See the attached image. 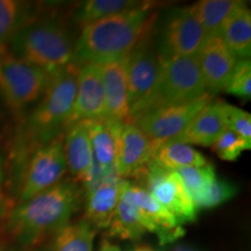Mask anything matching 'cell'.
<instances>
[{"mask_svg":"<svg viewBox=\"0 0 251 251\" xmlns=\"http://www.w3.org/2000/svg\"><path fill=\"white\" fill-rule=\"evenodd\" d=\"M77 197L74 184L59 181L28 201L14 206L6 218V233L26 248L39 246L69 225Z\"/></svg>","mask_w":251,"mask_h":251,"instance_id":"1","label":"cell"},{"mask_svg":"<svg viewBox=\"0 0 251 251\" xmlns=\"http://www.w3.org/2000/svg\"><path fill=\"white\" fill-rule=\"evenodd\" d=\"M152 14L148 6L113 15L83 27L75 43L74 64L101 65L128 56L148 33Z\"/></svg>","mask_w":251,"mask_h":251,"instance_id":"2","label":"cell"},{"mask_svg":"<svg viewBox=\"0 0 251 251\" xmlns=\"http://www.w3.org/2000/svg\"><path fill=\"white\" fill-rule=\"evenodd\" d=\"M13 56L55 76L74 63L75 43L64 25L34 20L11 42Z\"/></svg>","mask_w":251,"mask_h":251,"instance_id":"3","label":"cell"},{"mask_svg":"<svg viewBox=\"0 0 251 251\" xmlns=\"http://www.w3.org/2000/svg\"><path fill=\"white\" fill-rule=\"evenodd\" d=\"M79 68L69 65L51 77L40 102L27 121L28 137L40 146L59 136L61 128L67 127L77 91Z\"/></svg>","mask_w":251,"mask_h":251,"instance_id":"4","label":"cell"},{"mask_svg":"<svg viewBox=\"0 0 251 251\" xmlns=\"http://www.w3.org/2000/svg\"><path fill=\"white\" fill-rule=\"evenodd\" d=\"M206 93L208 92L198 56L161 58V72L157 85L136 115L150 109L194 101Z\"/></svg>","mask_w":251,"mask_h":251,"instance_id":"5","label":"cell"},{"mask_svg":"<svg viewBox=\"0 0 251 251\" xmlns=\"http://www.w3.org/2000/svg\"><path fill=\"white\" fill-rule=\"evenodd\" d=\"M51 76L7 52L0 67V91L13 112H21L43 96Z\"/></svg>","mask_w":251,"mask_h":251,"instance_id":"6","label":"cell"},{"mask_svg":"<svg viewBox=\"0 0 251 251\" xmlns=\"http://www.w3.org/2000/svg\"><path fill=\"white\" fill-rule=\"evenodd\" d=\"M211 100L212 94L206 93L194 101L150 109L128 121L134 122L158 148L162 143L174 140L183 133L200 109Z\"/></svg>","mask_w":251,"mask_h":251,"instance_id":"7","label":"cell"},{"mask_svg":"<svg viewBox=\"0 0 251 251\" xmlns=\"http://www.w3.org/2000/svg\"><path fill=\"white\" fill-rule=\"evenodd\" d=\"M67 172L63 134L39 146L31 155L24 174L20 202L30 200L58 184Z\"/></svg>","mask_w":251,"mask_h":251,"instance_id":"8","label":"cell"},{"mask_svg":"<svg viewBox=\"0 0 251 251\" xmlns=\"http://www.w3.org/2000/svg\"><path fill=\"white\" fill-rule=\"evenodd\" d=\"M146 190L180 226L197 220L198 209L176 171L166 170L150 161L146 170Z\"/></svg>","mask_w":251,"mask_h":251,"instance_id":"9","label":"cell"},{"mask_svg":"<svg viewBox=\"0 0 251 251\" xmlns=\"http://www.w3.org/2000/svg\"><path fill=\"white\" fill-rule=\"evenodd\" d=\"M206 40L191 6L178 8L168 15L163 26L159 57H197Z\"/></svg>","mask_w":251,"mask_h":251,"instance_id":"10","label":"cell"},{"mask_svg":"<svg viewBox=\"0 0 251 251\" xmlns=\"http://www.w3.org/2000/svg\"><path fill=\"white\" fill-rule=\"evenodd\" d=\"M143 39L128 55L129 119L136 115L151 97L161 72L159 54L148 43H143Z\"/></svg>","mask_w":251,"mask_h":251,"instance_id":"11","label":"cell"},{"mask_svg":"<svg viewBox=\"0 0 251 251\" xmlns=\"http://www.w3.org/2000/svg\"><path fill=\"white\" fill-rule=\"evenodd\" d=\"M102 118H106V105L101 65L89 63L79 67L76 98L65 129L77 122Z\"/></svg>","mask_w":251,"mask_h":251,"instance_id":"12","label":"cell"},{"mask_svg":"<svg viewBox=\"0 0 251 251\" xmlns=\"http://www.w3.org/2000/svg\"><path fill=\"white\" fill-rule=\"evenodd\" d=\"M157 147L134 122L122 125L114 170L120 178L134 177L146 170Z\"/></svg>","mask_w":251,"mask_h":251,"instance_id":"13","label":"cell"},{"mask_svg":"<svg viewBox=\"0 0 251 251\" xmlns=\"http://www.w3.org/2000/svg\"><path fill=\"white\" fill-rule=\"evenodd\" d=\"M207 92L215 93L225 91L238 59L225 45L221 36H212L198 55Z\"/></svg>","mask_w":251,"mask_h":251,"instance_id":"14","label":"cell"},{"mask_svg":"<svg viewBox=\"0 0 251 251\" xmlns=\"http://www.w3.org/2000/svg\"><path fill=\"white\" fill-rule=\"evenodd\" d=\"M127 67L128 56L101 64L106 118L119 124L127 122L130 115Z\"/></svg>","mask_w":251,"mask_h":251,"instance_id":"15","label":"cell"},{"mask_svg":"<svg viewBox=\"0 0 251 251\" xmlns=\"http://www.w3.org/2000/svg\"><path fill=\"white\" fill-rule=\"evenodd\" d=\"M122 180L113 172L89 188L84 221L94 229H106L111 225L120 200Z\"/></svg>","mask_w":251,"mask_h":251,"instance_id":"16","label":"cell"},{"mask_svg":"<svg viewBox=\"0 0 251 251\" xmlns=\"http://www.w3.org/2000/svg\"><path fill=\"white\" fill-rule=\"evenodd\" d=\"M227 109L228 103L224 100H211L200 109L186 129L174 140L188 146L212 147L220 134L228 127Z\"/></svg>","mask_w":251,"mask_h":251,"instance_id":"17","label":"cell"},{"mask_svg":"<svg viewBox=\"0 0 251 251\" xmlns=\"http://www.w3.org/2000/svg\"><path fill=\"white\" fill-rule=\"evenodd\" d=\"M63 149L67 169L72 177L89 185L92 180L94 159L85 122H77L67 128L63 135Z\"/></svg>","mask_w":251,"mask_h":251,"instance_id":"18","label":"cell"},{"mask_svg":"<svg viewBox=\"0 0 251 251\" xmlns=\"http://www.w3.org/2000/svg\"><path fill=\"white\" fill-rule=\"evenodd\" d=\"M131 194L137 208L148 222L150 233L157 235L161 246L174 242L183 236L185 233L183 227L150 196L146 188L131 184Z\"/></svg>","mask_w":251,"mask_h":251,"instance_id":"19","label":"cell"},{"mask_svg":"<svg viewBox=\"0 0 251 251\" xmlns=\"http://www.w3.org/2000/svg\"><path fill=\"white\" fill-rule=\"evenodd\" d=\"M84 122L90 136L94 165L106 172L115 171L114 164L118 153L119 137L124 124H119L108 118Z\"/></svg>","mask_w":251,"mask_h":251,"instance_id":"20","label":"cell"},{"mask_svg":"<svg viewBox=\"0 0 251 251\" xmlns=\"http://www.w3.org/2000/svg\"><path fill=\"white\" fill-rule=\"evenodd\" d=\"M108 229L109 236L131 241L140 240L144 234L150 233L148 222L134 201L131 183L128 180H122L120 200Z\"/></svg>","mask_w":251,"mask_h":251,"instance_id":"21","label":"cell"},{"mask_svg":"<svg viewBox=\"0 0 251 251\" xmlns=\"http://www.w3.org/2000/svg\"><path fill=\"white\" fill-rule=\"evenodd\" d=\"M222 41L238 61L251 55V12L246 2L238 7L220 33Z\"/></svg>","mask_w":251,"mask_h":251,"instance_id":"22","label":"cell"},{"mask_svg":"<svg viewBox=\"0 0 251 251\" xmlns=\"http://www.w3.org/2000/svg\"><path fill=\"white\" fill-rule=\"evenodd\" d=\"M242 4L240 0H201L191 8L208 39L220 35L230 15Z\"/></svg>","mask_w":251,"mask_h":251,"instance_id":"23","label":"cell"},{"mask_svg":"<svg viewBox=\"0 0 251 251\" xmlns=\"http://www.w3.org/2000/svg\"><path fill=\"white\" fill-rule=\"evenodd\" d=\"M34 20V9L30 2L0 0V47L6 48Z\"/></svg>","mask_w":251,"mask_h":251,"instance_id":"24","label":"cell"},{"mask_svg":"<svg viewBox=\"0 0 251 251\" xmlns=\"http://www.w3.org/2000/svg\"><path fill=\"white\" fill-rule=\"evenodd\" d=\"M152 161L166 170L176 171L184 168L206 165L207 159L192 146L170 140L162 143L155 150Z\"/></svg>","mask_w":251,"mask_h":251,"instance_id":"25","label":"cell"},{"mask_svg":"<svg viewBox=\"0 0 251 251\" xmlns=\"http://www.w3.org/2000/svg\"><path fill=\"white\" fill-rule=\"evenodd\" d=\"M96 229L80 221L67 225L48 240L45 251H93Z\"/></svg>","mask_w":251,"mask_h":251,"instance_id":"26","label":"cell"},{"mask_svg":"<svg viewBox=\"0 0 251 251\" xmlns=\"http://www.w3.org/2000/svg\"><path fill=\"white\" fill-rule=\"evenodd\" d=\"M143 5V2L134 0H89L78 8L75 18L84 27L101 19L140 8Z\"/></svg>","mask_w":251,"mask_h":251,"instance_id":"27","label":"cell"},{"mask_svg":"<svg viewBox=\"0 0 251 251\" xmlns=\"http://www.w3.org/2000/svg\"><path fill=\"white\" fill-rule=\"evenodd\" d=\"M194 205L199 203L211 184L216 179L215 168L211 163L203 166H193L176 170Z\"/></svg>","mask_w":251,"mask_h":251,"instance_id":"28","label":"cell"},{"mask_svg":"<svg viewBox=\"0 0 251 251\" xmlns=\"http://www.w3.org/2000/svg\"><path fill=\"white\" fill-rule=\"evenodd\" d=\"M212 149L222 161L235 162L243 151L251 149V144L227 127L212 144Z\"/></svg>","mask_w":251,"mask_h":251,"instance_id":"29","label":"cell"},{"mask_svg":"<svg viewBox=\"0 0 251 251\" xmlns=\"http://www.w3.org/2000/svg\"><path fill=\"white\" fill-rule=\"evenodd\" d=\"M237 187L230 181L225 179H216L211 184L208 190L206 191L205 196L197 205V209H212L222 203L229 201L236 196Z\"/></svg>","mask_w":251,"mask_h":251,"instance_id":"30","label":"cell"},{"mask_svg":"<svg viewBox=\"0 0 251 251\" xmlns=\"http://www.w3.org/2000/svg\"><path fill=\"white\" fill-rule=\"evenodd\" d=\"M225 92L241 99H250L251 97V62L249 59H240L235 67Z\"/></svg>","mask_w":251,"mask_h":251,"instance_id":"31","label":"cell"},{"mask_svg":"<svg viewBox=\"0 0 251 251\" xmlns=\"http://www.w3.org/2000/svg\"><path fill=\"white\" fill-rule=\"evenodd\" d=\"M228 128L234 130L246 142L251 144V115L243 109L228 103L227 109Z\"/></svg>","mask_w":251,"mask_h":251,"instance_id":"32","label":"cell"},{"mask_svg":"<svg viewBox=\"0 0 251 251\" xmlns=\"http://www.w3.org/2000/svg\"><path fill=\"white\" fill-rule=\"evenodd\" d=\"M14 208V202L11 198L6 196L4 192L0 190V220L6 219Z\"/></svg>","mask_w":251,"mask_h":251,"instance_id":"33","label":"cell"},{"mask_svg":"<svg viewBox=\"0 0 251 251\" xmlns=\"http://www.w3.org/2000/svg\"><path fill=\"white\" fill-rule=\"evenodd\" d=\"M99 251H124V250H121L120 248L114 246V244L107 242V241H103ZM130 251H153V250L150 249L149 247H140V248H136V249L130 250Z\"/></svg>","mask_w":251,"mask_h":251,"instance_id":"34","label":"cell"},{"mask_svg":"<svg viewBox=\"0 0 251 251\" xmlns=\"http://www.w3.org/2000/svg\"><path fill=\"white\" fill-rule=\"evenodd\" d=\"M170 251H205L200 248L190 246V244H179V246H176L172 248Z\"/></svg>","mask_w":251,"mask_h":251,"instance_id":"35","label":"cell"},{"mask_svg":"<svg viewBox=\"0 0 251 251\" xmlns=\"http://www.w3.org/2000/svg\"><path fill=\"white\" fill-rule=\"evenodd\" d=\"M5 178V171H4V165H2V161L0 158V186H1L2 183H4Z\"/></svg>","mask_w":251,"mask_h":251,"instance_id":"36","label":"cell"},{"mask_svg":"<svg viewBox=\"0 0 251 251\" xmlns=\"http://www.w3.org/2000/svg\"><path fill=\"white\" fill-rule=\"evenodd\" d=\"M7 48H1V47H0V67H1L2 58H4V56L7 54Z\"/></svg>","mask_w":251,"mask_h":251,"instance_id":"37","label":"cell"},{"mask_svg":"<svg viewBox=\"0 0 251 251\" xmlns=\"http://www.w3.org/2000/svg\"><path fill=\"white\" fill-rule=\"evenodd\" d=\"M0 251H5V247L2 243H0Z\"/></svg>","mask_w":251,"mask_h":251,"instance_id":"38","label":"cell"},{"mask_svg":"<svg viewBox=\"0 0 251 251\" xmlns=\"http://www.w3.org/2000/svg\"><path fill=\"white\" fill-rule=\"evenodd\" d=\"M24 251H30V250H24Z\"/></svg>","mask_w":251,"mask_h":251,"instance_id":"39","label":"cell"}]
</instances>
